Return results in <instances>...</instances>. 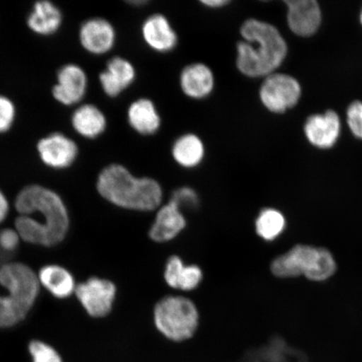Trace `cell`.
I'll use <instances>...</instances> for the list:
<instances>
[{"mask_svg":"<svg viewBox=\"0 0 362 362\" xmlns=\"http://www.w3.org/2000/svg\"><path fill=\"white\" fill-rule=\"evenodd\" d=\"M15 228L22 242L52 247L69 233V211L60 194L40 185H30L18 193Z\"/></svg>","mask_w":362,"mask_h":362,"instance_id":"6da1fadb","label":"cell"},{"mask_svg":"<svg viewBox=\"0 0 362 362\" xmlns=\"http://www.w3.org/2000/svg\"><path fill=\"white\" fill-rule=\"evenodd\" d=\"M242 40L237 43L236 66L250 78L274 74L287 56L288 47L279 31L269 23L248 19L240 28Z\"/></svg>","mask_w":362,"mask_h":362,"instance_id":"7a4b0ae2","label":"cell"},{"mask_svg":"<svg viewBox=\"0 0 362 362\" xmlns=\"http://www.w3.org/2000/svg\"><path fill=\"white\" fill-rule=\"evenodd\" d=\"M97 191L112 205L138 211L156 210L163 199L161 185L157 180L136 177L119 164L108 165L101 171L97 180Z\"/></svg>","mask_w":362,"mask_h":362,"instance_id":"3957f363","label":"cell"},{"mask_svg":"<svg viewBox=\"0 0 362 362\" xmlns=\"http://www.w3.org/2000/svg\"><path fill=\"white\" fill-rule=\"evenodd\" d=\"M271 271L279 278L305 276L312 281H324L337 271V264L327 249L300 244L275 259Z\"/></svg>","mask_w":362,"mask_h":362,"instance_id":"277c9868","label":"cell"},{"mask_svg":"<svg viewBox=\"0 0 362 362\" xmlns=\"http://www.w3.org/2000/svg\"><path fill=\"white\" fill-rule=\"evenodd\" d=\"M153 321L158 332L174 342L192 339L199 325L197 308L183 296H166L158 301L153 310Z\"/></svg>","mask_w":362,"mask_h":362,"instance_id":"5b68a950","label":"cell"},{"mask_svg":"<svg viewBox=\"0 0 362 362\" xmlns=\"http://www.w3.org/2000/svg\"><path fill=\"white\" fill-rule=\"evenodd\" d=\"M0 286L7 296L28 312L33 309L42 288L37 272L21 262L0 264Z\"/></svg>","mask_w":362,"mask_h":362,"instance_id":"8992f818","label":"cell"},{"mask_svg":"<svg viewBox=\"0 0 362 362\" xmlns=\"http://www.w3.org/2000/svg\"><path fill=\"white\" fill-rule=\"evenodd\" d=\"M300 96L301 88L297 80L275 72L264 78L259 89L262 105L274 113H282L296 106Z\"/></svg>","mask_w":362,"mask_h":362,"instance_id":"52a82bcc","label":"cell"},{"mask_svg":"<svg viewBox=\"0 0 362 362\" xmlns=\"http://www.w3.org/2000/svg\"><path fill=\"white\" fill-rule=\"evenodd\" d=\"M117 288L110 280L90 277L78 284L75 296L89 316L101 319L110 314L115 301Z\"/></svg>","mask_w":362,"mask_h":362,"instance_id":"ba28073f","label":"cell"},{"mask_svg":"<svg viewBox=\"0 0 362 362\" xmlns=\"http://www.w3.org/2000/svg\"><path fill=\"white\" fill-rule=\"evenodd\" d=\"M141 35L147 47L157 53L173 52L179 42L177 33L162 13H153L143 22Z\"/></svg>","mask_w":362,"mask_h":362,"instance_id":"9c48e42d","label":"cell"},{"mask_svg":"<svg viewBox=\"0 0 362 362\" xmlns=\"http://www.w3.org/2000/svg\"><path fill=\"white\" fill-rule=\"evenodd\" d=\"M179 83L185 96L192 100H203L214 92L216 78L209 66L202 62H194L181 71Z\"/></svg>","mask_w":362,"mask_h":362,"instance_id":"30bf717a","label":"cell"},{"mask_svg":"<svg viewBox=\"0 0 362 362\" xmlns=\"http://www.w3.org/2000/svg\"><path fill=\"white\" fill-rule=\"evenodd\" d=\"M37 149L44 164L57 170L74 164L78 153L74 140L62 134H52L40 140Z\"/></svg>","mask_w":362,"mask_h":362,"instance_id":"8fae6325","label":"cell"},{"mask_svg":"<svg viewBox=\"0 0 362 362\" xmlns=\"http://www.w3.org/2000/svg\"><path fill=\"white\" fill-rule=\"evenodd\" d=\"M80 40L86 51L94 55H104L115 47L117 33L110 21L93 18L81 25Z\"/></svg>","mask_w":362,"mask_h":362,"instance_id":"7c38bea8","label":"cell"},{"mask_svg":"<svg viewBox=\"0 0 362 362\" xmlns=\"http://www.w3.org/2000/svg\"><path fill=\"white\" fill-rule=\"evenodd\" d=\"M88 89V78L83 68L66 65L57 74V83L53 88V96L64 105H74L85 96Z\"/></svg>","mask_w":362,"mask_h":362,"instance_id":"4fadbf2b","label":"cell"},{"mask_svg":"<svg viewBox=\"0 0 362 362\" xmlns=\"http://www.w3.org/2000/svg\"><path fill=\"white\" fill-rule=\"evenodd\" d=\"M137 76L135 67L128 59L115 57L107 62L106 69L99 75L104 93L117 98L134 83Z\"/></svg>","mask_w":362,"mask_h":362,"instance_id":"5bb4252c","label":"cell"},{"mask_svg":"<svg viewBox=\"0 0 362 362\" xmlns=\"http://www.w3.org/2000/svg\"><path fill=\"white\" fill-rule=\"evenodd\" d=\"M288 24L294 34L310 36L319 29L321 11L315 0H288Z\"/></svg>","mask_w":362,"mask_h":362,"instance_id":"9a60e30c","label":"cell"},{"mask_svg":"<svg viewBox=\"0 0 362 362\" xmlns=\"http://www.w3.org/2000/svg\"><path fill=\"white\" fill-rule=\"evenodd\" d=\"M37 276L40 287L57 300H66L75 296L78 283L69 269L56 264L40 268Z\"/></svg>","mask_w":362,"mask_h":362,"instance_id":"2e32d148","label":"cell"},{"mask_svg":"<svg viewBox=\"0 0 362 362\" xmlns=\"http://www.w3.org/2000/svg\"><path fill=\"white\" fill-rule=\"evenodd\" d=\"M341 132V123L337 112L329 110L324 115H312L305 125V133L314 146L320 148L332 147Z\"/></svg>","mask_w":362,"mask_h":362,"instance_id":"e0dca14e","label":"cell"},{"mask_svg":"<svg viewBox=\"0 0 362 362\" xmlns=\"http://www.w3.org/2000/svg\"><path fill=\"white\" fill-rule=\"evenodd\" d=\"M185 226L187 221L182 211L170 200L158 209L156 220L149 230V238L156 243L169 242L177 237Z\"/></svg>","mask_w":362,"mask_h":362,"instance_id":"ac0fdd59","label":"cell"},{"mask_svg":"<svg viewBox=\"0 0 362 362\" xmlns=\"http://www.w3.org/2000/svg\"><path fill=\"white\" fill-rule=\"evenodd\" d=\"M127 119L131 128L140 135H153L161 128L160 112L155 103L147 98H140L131 103L127 111Z\"/></svg>","mask_w":362,"mask_h":362,"instance_id":"d6986e66","label":"cell"},{"mask_svg":"<svg viewBox=\"0 0 362 362\" xmlns=\"http://www.w3.org/2000/svg\"><path fill=\"white\" fill-rule=\"evenodd\" d=\"M165 280L170 287L182 291H191L201 284L202 271L197 265H185L178 256H172L166 262Z\"/></svg>","mask_w":362,"mask_h":362,"instance_id":"ffe728a7","label":"cell"},{"mask_svg":"<svg viewBox=\"0 0 362 362\" xmlns=\"http://www.w3.org/2000/svg\"><path fill=\"white\" fill-rule=\"evenodd\" d=\"M171 156L176 164L182 168L194 169L205 158V144L196 134H185L175 139L171 147Z\"/></svg>","mask_w":362,"mask_h":362,"instance_id":"44dd1931","label":"cell"},{"mask_svg":"<svg viewBox=\"0 0 362 362\" xmlns=\"http://www.w3.org/2000/svg\"><path fill=\"white\" fill-rule=\"evenodd\" d=\"M74 129L87 139H96L107 129L104 113L93 104H85L76 110L71 119Z\"/></svg>","mask_w":362,"mask_h":362,"instance_id":"7402d4cb","label":"cell"},{"mask_svg":"<svg viewBox=\"0 0 362 362\" xmlns=\"http://www.w3.org/2000/svg\"><path fill=\"white\" fill-rule=\"evenodd\" d=\"M62 21V13L55 4L49 1H39L35 4L27 19V24L35 33L48 35L55 33L60 28Z\"/></svg>","mask_w":362,"mask_h":362,"instance_id":"603a6c76","label":"cell"},{"mask_svg":"<svg viewBox=\"0 0 362 362\" xmlns=\"http://www.w3.org/2000/svg\"><path fill=\"white\" fill-rule=\"evenodd\" d=\"M255 226L259 237L266 241H273L283 233L285 219L281 212L268 208L260 212Z\"/></svg>","mask_w":362,"mask_h":362,"instance_id":"cb8c5ba5","label":"cell"},{"mask_svg":"<svg viewBox=\"0 0 362 362\" xmlns=\"http://www.w3.org/2000/svg\"><path fill=\"white\" fill-rule=\"evenodd\" d=\"M27 311L7 294L0 293V329H8L26 319Z\"/></svg>","mask_w":362,"mask_h":362,"instance_id":"d4e9b609","label":"cell"},{"mask_svg":"<svg viewBox=\"0 0 362 362\" xmlns=\"http://www.w3.org/2000/svg\"><path fill=\"white\" fill-rule=\"evenodd\" d=\"M28 351L33 362H63L55 348L40 339L30 341Z\"/></svg>","mask_w":362,"mask_h":362,"instance_id":"484cf974","label":"cell"},{"mask_svg":"<svg viewBox=\"0 0 362 362\" xmlns=\"http://www.w3.org/2000/svg\"><path fill=\"white\" fill-rule=\"evenodd\" d=\"M171 201L177 205L180 210L182 208L193 210L199 206L198 194L194 189L189 187H180L175 189L172 194Z\"/></svg>","mask_w":362,"mask_h":362,"instance_id":"4316f807","label":"cell"},{"mask_svg":"<svg viewBox=\"0 0 362 362\" xmlns=\"http://www.w3.org/2000/svg\"><path fill=\"white\" fill-rule=\"evenodd\" d=\"M16 107L10 99L0 96V133L11 129L15 120Z\"/></svg>","mask_w":362,"mask_h":362,"instance_id":"83f0119b","label":"cell"},{"mask_svg":"<svg viewBox=\"0 0 362 362\" xmlns=\"http://www.w3.org/2000/svg\"><path fill=\"white\" fill-rule=\"evenodd\" d=\"M347 123L353 134L362 139V103H352L347 110Z\"/></svg>","mask_w":362,"mask_h":362,"instance_id":"f1b7e54d","label":"cell"},{"mask_svg":"<svg viewBox=\"0 0 362 362\" xmlns=\"http://www.w3.org/2000/svg\"><path fill=\"white\" fill-rule=\"evenodd\" d=\"M21 238L16 228H7L0 230V250L11 253L17 250Z\"/></svg>","mask_w":362,"mask_h":362,"instance_id":"f546056e","label":"cell"},{"mask_svg":"<svg viewBox=\"0 0 362 362\" xmlns=\"http://www.w3.org/2000/svg\"><path fill=\"white\" fill-rule=\"evenodd\" d=\"M11 203L8 202L6 194L0 189V225L8 218L11 212Z\"/></svg>","mask_w":362,"mask_h":362,"instance_id":"4dcf8cb0","label":"cell"},{"mask_svg":"<svg viewBox=\"0 0 362 362\" xmlns=\"http://www.w3.org/2000/svg\"><path fill=\"white\" fill-rule=\"evenodd\" d=\"M230 3L229 0H202L201 1L204 6L211 8V10H219V8L229 6Z\"/></svg>","mask_w":362,"mask_h":362,"instance_id":"1f68e13d","label":"cell"},{"mask_svg":"<svg viewBox=\"0 0 362 362\" xmlns=\"http://www.w3.org/2000/svg\"><path fill=\"white\" fill-rule=\"evenodd\" d=\"M360 21H361V23L362 25V11H361V16H360Z\"/></svg>","mask_w":362,"mask_h":362,"instance_id":"d6a6232c","label":"cell"}]
</instances>
